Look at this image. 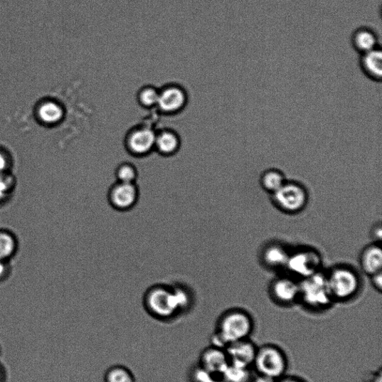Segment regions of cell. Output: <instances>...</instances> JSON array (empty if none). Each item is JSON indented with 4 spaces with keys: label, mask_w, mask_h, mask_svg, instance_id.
<instances>
[{
    "label": "cell",
    "mask_w": 382,
    "mask_h": 382,
    "mask_svg": "<svg viewBox=\"0 0 382 382\" xmlns=\"http://www.w3.org/2000/svg\"><path fill=\"white\" fill-rule=\"evenodd\" d=\"M137 170L135 167L129 164H124L117 168L116 177L118 182L134 183L137 179Z\"/></svg>",
    "instance_id": "26"
},
{
    "label": "cell",
    "mask_w": 382,
    "mask_h": 382,
    "mask_svg": "<svg viewBox=\"0 0 382 382\" xmlns=\"http://www.w3.org/2000/svg\"><path fill=\"white\" fill-rule=\"evenodd\" d=\"M186 102V95L178 87H168L159 93L157 105L161 111L174 113L181 110Z\"/></svg>",
    "instance_id": "15"
},
{
    "label": "cell",
    "mask_w": 382,
    "mask_h": 382,
    "mask_svg": "<svg viewBox=\"0 0 382 382\" xmlns=\"http://www.w3.org/2000/svg\"><path fill=\"white\" fill-rule=\"evenodd\" d=\"M277 382H307L304 379L297 377V376H285L277 381Z\"/></svg>",
    "instance_id": "33"
},
{
    "label": "cell",
    "mask_w": 382,
    "mask_h": 382,
    "mask_svg": "<svg viewBox=\"0 0 382 382\" xmlns=\"http://www.w3.org/2000/svg\"><path fill=\"white\" fill-rule=\"evenodd\" d=\"M156 134L150 129L142 128L132 132L128 137L127 146L137 156L148 154L155 148Z\"/></svg>",
    "instance_id": "13"
},
{
    "label": "cell",
    "mask_w": 382,
    "mask_h": 382,
    "mask_svg": "<svg viewBox=\"0 0 382 382\" xmlns=\"http://www.w3.org/2000/svg\"><path fill=\"white\" fill-rule=\"evenodd\" d=\"M286 181L284 174L274 168L265 171L260 179L262 189L271 195L280 189Z\"/></svg>",
    "instance_id": "21"
},
{
    "label": "cell",
    "mask_w": 382,
    "mask_h": 382,
    "mask_svg": "<svg viewBox=\"0 0 382 382\" xmlns=\"http://www.w3.org/2000/svg\"><path fill=\"white\" fill-rule=\"evenodd\" d=\"M19 249L16 235L6 228H0V261L11 262Z\"/></svg>",
    "instance_id": "18"
},
{
    "label": "cell",
    "mask_w": 382,
    "mask_h": 382,
    "mask_svg": "<svg viewBox=\"0 0 382 382\" xmlns=\"http://www.w3.org/2000/svg\"><path fill=\"white\" fill-rule=\"evenodd\" d=\"M159 97V92L152 87H146L143 89L139 95V100L142 105L145 107L157 105Z\"/></svg>",
    "instance_id": "27"
},
{
    "label": "cell",
    "mask_w": 382,
    "mask_h": 382,
    "mask_svg": "<svg viewBox=\"0 0 382 382\" xmlns=\"http://www.w3.org/2000/svg\"><path fill=\"white\" fill-rule=\"evenodd\" d=\"M350 44L359 55L381 48L379 38L376 30L368 26H359L351 33Z\"/></svg>",
    "instance_id": "11"
},
{
    "label": "cell",
    "mask_w": 382,
    "mask_h": 382,
    "mask_svg": "<svg viewBox=\"0 0 382 382\" xmlns=\"http://www.w3.org/2000/svg\"><path fill=\"white\" fill-rule=\"evenodd\" d=\"M371 282L375 289L378 292H381L382 290V275L381 272L371 276Z\"/></svg>",
    "instance_id": "31"
},
{
    "label": "cell",
    "mask_w": 382,
    "mask_h": 382,
    "mask_svg": "<svg viewBox=\"0 0 382 382\" xmlns=\"http://www.w3.org/2000/svg\"><path fill=\"white\" fill-rule=\"evenodd\" d=\"M359 55V66L365 78L373 83H381L382 79L381 48H378Z\"/></svg>",
    "instance_id": "14"
},
{
    "label": "cell",
    "mask_w": 382,
    "mask_h": 382,
    "mask_svg": "<svg viewBox=\"0 0 382 382\" xmlns=\"http://www.w3.org/2000/svg\"><path fill=\"white\" fill-rule=\"evenodd\" d=\"M362 382H382L381 368L370 372L366 375Z\"/></svg>",
    "instance_id": "30"
},
{
    "label": "cell",
    "mask_w": 382,
    "mask_h": 382,
    "mask_svg": "<svg viewBox=\"0 0 382 382\" xmlns=\"http://www.w3.org/2000/svg\"><path fill=\"white\" fill-rule=\"evenodd\" d=\"M12 274L11 262L0 261V284L6 282Z\"/></svg>",
    "instance_id": "29"
},
{
    "label": "cell",
    "mask_w": 382,
    "mask_h": 382,
    "mask_svg": "<svg viewBox=\"0 0 382 382\" xmlns=\"http://www.w3.org/2000/svg\"><path fill=\"white\" fill-rule=\"evenodd\" d=\"M0 353H1V349H0Z\"/></svg>",
    "instance_id": "37"
},
{
    "label": "cell",
    "mask_w": 382,
    "mask_h": 382,
    "mask_svg": "<svg viewBox=\"0 0 382 382\" xmlns=\"http://www.w3.org/2000/svg\"><path fill=\"white\" fill-rule=\"evenodd\" d=\"M272 196L274 204L290 215H295L303 211L309 201L307 190L295 181H286Z\"/></svg>",
    "instance_id": "6"
},
{
    "label": "cell",
    "mask_w": 382,
    "mask_h": 382,
    "mask_svg": "<svg viewBox=\"0 0 382 382\" xmlns=\"http://www.w3.org/2000/svg\"><path fill=\"white\" fill-rule=\"evenodd\" d=\"M253 369L229 363L221 376L223 382H252Z\"/></svg>",
    "instance_id": "22"
},
{
    "label": "cell",
    "mask_w": 382,
    "mask_h": 382,
    "mask_svg": "<svg viewBox=\"0 0 382 382\" xmlns=\"http://www.w3.org/2000/svg\"><path fill=\"white\" fill-rule=\"evenodd\" d=\"M270 296L280 307H292L299 299V282L293 278L280 277L271 283Z\"/></svg>",
    "instance_id": "8"
},
{
    "label": "cell",
    "mask_w": 382,
    "mask_h": 382,
    "mask_svg": "<svg viewBox=\"0 0 382 382\" xmlns=\"http://www.w3.org/2000/svg\"><path fill=\"white\" fill-rule=\"evenodd\" d=\"M134 373L127 366L116 364L107 369L103 382H136Z\"/></svg>",
    "instance_id": "23"
},
{
    "label": "cell",
    "mask_w": 382,
    "mask_h": 382,
    "mask_svg": "<svg viewBox=\"0 0 382 382\" xmlns=\"http://www.w3.org/2000/svg\"><path fill=\"white\" fill-rule=\"evenodd\" d=\"M254 329V319L248 312L241 309L227 310L217 320L210 345L226 349L230 344L250 339Z\"/></svg>",
    "instance_id": "1"
},
{
    "label": "cell",
    "mask_w": 382,
    "mask_h": 382,
    "mask_svg": "<svg viewBox=\"0 0 382 382\" xmlns=\"http://www.w3.org/2000/svg\"><path fill=\"white\" fill-rule=\"evenodd\" d=\"M290 253L280 243L269 244L262 252V261L271 269L286 268Z\"/></svg>",
    "instance_id": "17"
},
{
    "label": "cell",
    "mask_w": 382,
    "mask_h": 382,
    "mask_svg": "<svg viewBox=\"0 0 382 382\" xmlns=\"http://www.w3.org/2000/svg\"><path fill=\"white\" fill-rule=\"evenodd\" d=\"M373 236L376 240L377 243H380L381 240V227L380 225L375 227V228L373 230Z\"/></svg>",
    "instance_id": "34"
},
{
    "label": "cell",
    "mask_w": 382,
    "mask_h": 382,
    "mask_svg": "<svg viewBox=\"0 0 382 382\" xmlns=\"http://www.w3.org/2000/svg\"><path fill=\"white\" fill-rule=\"evenodd\" d=\"M288 366L287 356L279 346L267 344L258 346L253 366L256 374L279 380L286 376Z\"/></svg>",
    "instance_id": "4"
},
{
    "label": "cell",
    "mask_w": 382,
    "mask_h": 382,
    "mask_svg": "<svg viewBox=\"0 0 382 382\" xmlns=\"http://www.w3.org/2000/svg\"><path fill=\"white\" fill-rule=\"evenodd\" d=\"M225 349L229 363L253 369L258 346L250 339L230 344Z\"/></svg>",
    "instance_id": "10"
},
{
    "label": "cell",
    "mask_w": 382,
    "mask_h": 382,
    "mask_svg": "<svg viewBox=\"0 0 382 382\" xmlns=\"http://www.w3.org/2000/svg\"><path fill=\"white\" fill-rule=\"evenodd\" d=\"M216 382H223L221 379L217 381Z\"/></svg>",
    "instance_id": "36"
},
{
    "label": "cell",
    "mask_w": 382,
    "mask_h": 382,
    "mask_svg": "<svg viewBox=\"0 0 382 382\" xmlns=\"http://www.w3.org/2000/svg\"><path fill=\"white\" fill-rule=\"evenodd\" d=\"M323 261L320 254L314 249L304 248L290 253L286 269L302 280L321 271Z\"/></svg>",
    "instance_id": "7"
},
{
    "label": "cell",
    "mask_w": 382,
    "mask_h": 382,
    "mask_svg": "<svg viewBox=\"0 0 382 382\" xmlns=\"http://www.w3.org/2000/svg\"><path fill=\"white\" fill-rule=\"evenodd\" d=\"M256 376H253V378L252 380V382H277L278 380L263 376V375H259L255 374Z\"/></svg>",
    "instance_id": "32"
},
{
    "label": "cell",
    "mask_w": 382,
    "mask_h": 382,
    "mask_svg": "<svg viewBox=\"0 0 382 382\" xmlns=\"http://www.w3.org/2000/svg\"><path fill=\"white\" fill-rule=\"evenodd\" d=\"M17 179L11 173L0 174V207L9 203L16 191Z\"/></svg>",
    "instance_id": "24"
},
{
    "label": "cell",
    "mask_w": 382,
    "mask_h": 382,
    "mask_svg": "<svg viewBox=\"0 0 382 382\" xmlns=\"http://www.w3.org/2000/svg\"><path fill=\"white\" fill-rule=\"evenodd\" d=\"M7 372L3 364L0 363V382H6Z\"/></svg>",
    "instance_id": "35"
},
{
    "label": "cell",
    "mask_w": 382,
    "mask_h": 382,
    "mask_svg": "<svg viewBox=\"0 0 382 382\" xmlns=\"http://www.w3.org/2000/svg\"><path fill=\"white\" fill-rule=\"evenodd\" d=\"M299 302L313 312L328 310L334 303L328 285L327 274L319 272L299 282Z\"/></svg>",
    "instance_id": "2"
},
{
    "label": "cell",
    "mask_w": 382,
    "mask_h": 382,
    "mask_svg": "<svg viewBox=\"0 0 382 382\" xmlns=\"http://www.w3.org/2000/svg\"><path fill=\"white\" fill-rule=\"evenodd\" d=\"M188 377L189 382H216L220 380L205 371L198 364L193 365L189 369Z\"/></svg>",
    "instance_id": "25"
},
{
    "label": "cell",
    "mask_w": 382,
    "mask_h": 382,
    "mask_svg": "<svg viewBox=\"0 0 382 382\" xmlns=\"http://www.w3.org/2000/svg\"><path fill=\"white\" fill-rule=\"evenodd\" d=\"M13 161L11 156L4 149H0V174L12 172Z\"/></svg>",
    "instance_id": "28"
},
{
    "label": "cell",
    "mask_w": 382,
    "mask_h": 382,
    "mask_svg": "<svg viewBox=\"0 0 382 382\" xmlns=\"http://www.w3.org/2000/svg\"><path fill=\"white\" fill-rule=\"evenodd\" d=\"M144 307L152 318L161 323L174 322L181 317L174 288L152 287L144 297Z\"/></svg>",
    "instance_id": "3"
},
{
    "label": "cell",
    "mask_w": 382,
    "mask_h": 382,
    "mask_svg": "<svg viewBox=\"0 0 382 382\" xmlns=\"http://www.w3.org/2000/svg\"><path fill=\"white\" fill-rule=\"evenodd\" d=\"M38 115L43 123L55 124L64 117V110L55 102H46L40 105Z\"/></svg>",
    "instance_id": "19"
},
{
    "label": "cell",
    "mask_w": 382,
    "mask_h": 382,
    "mask_svg": "<svg viewBox=\"0 0 382 382\" xmlns=\"http://www.w3.org/2000/svg\"><path fill=\"white\" fill-rule=\"evenodd\" d=\"M327 279L334 302H346L354 299L360 292L359 275L350 267H334L327 274Z\"/></svg>",
    "instance_id": "5"
},
{
    "label": "cell",
    "mask_w": 382,
    "mask_h": 382,
    "mask_svg": "<svg viewBox=\"0 0 382 382\" xmlns=\"http://www.w3.org/2000/svg\"><path fill=\"white\" fill-rule=\"evenodd\" d=\"M360 265L362 270L368 276L381 272L382 250L380 243H375L365 248L360 256Z\"/></svg>",
    "instance_id": "16"
},
{
    "label": "cell",
    "mask_w": 382,
    "mask_h": 382,
    "mask_svg": "<svg viewBox=\"0 0 382 382\" xmlns=\"http://www.w3.org/2000/svg\"><path fill=\"white\" fill-rule=\"evenodd\" d=\"M139 195V189L134 183L118 182L111 190L110 198L115 208L124 211L136 205Z\"/></svg>",
    "instance_id": "12"
},
{
    "label": "cell",
    "mask_w": 382,
    "mask_h": 382,
    "mask_svg": "<svg viewBox=\"0 0 382 382\" xmlns=\"http://www.w3.org/2000/svg\"><path fill=\"white\" fill-rule=\"evenodd\" d=\"M197 364L212 376L221 379L229 360L225 349L209 345L202 350Z\"/></svg>",
    "instance_id": "9"
},
{
    "label": "cell",
    "mask_w": 382,
    "mask_h": 382,
    "mask_svg": "<svg viewBox=\"0 0 382 382\" xmlns=\"http://www.w3.org/2000/svg\"><path fill=\"white\" fill-rule=\"evenodd\" d=\"M179 137L174 132L165 131L156 134L155 148L165 156H171L178 151L179 147Z\"/></svg>",
    "instance_id": "20"
}]
</instances>
